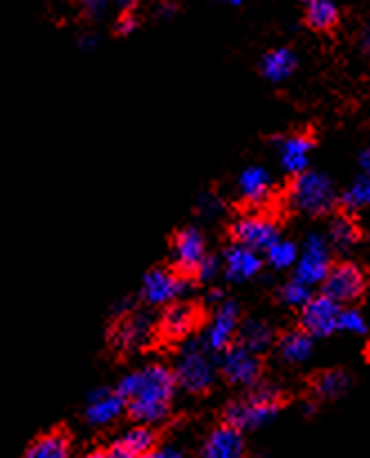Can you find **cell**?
<instances>
[{"label":"cell","instance_id":"6da1fadb","mask_svg":"<svg viewBox=\"0 0 370 458\" xmlns=\"http://www.w3.org/2000/svg\"><path fill=\"white\" fill-rule=\"evenodd\" d=\"M178 380L173 369L164 364H148L119 380L117 391L126 400L130 416L142 425H160L166 420L173 403Z\"/></svg>","mask_w":370,"mask_h":458},{"label":"cell","instance_id":"7a4b0ae2","mask_svg":"<svg viewBox=\"0 0 370 458\" xmlns=\"http://www.w3.org/2000/svg\"><path fill=\"white\" fill-rule=\"evenodd\" d=\"M173 373L180 389L189 391V394H205L214 386L220 373V364L205 339H189L180 349Z\"/></svg>","mask_w":370,"mask_h":458},{"label":"cell","instance_id":"3957f363","mask_svg":"<svg viewBox=\"0 0 370 458\" xmlns=\"http://www.w3.org/2000/svg\"><path fill=\"white\" fill-rule=\"evenodd\" d=\"M281 411V395L274 386H258L245 398L229 404L224 411V422L238 431H254L270 425Z\"/></svg>","mask_w":370,"mask_h":458},{"label":"cell","instance_id":"277c9868","mask_svg":"<svg viewBox=\"0 0 370 458\" xmlns=\"http://www.w3.org/2000/svg\"><path fill=\"white\" fill-rule=\"evenodd\" d=\"M337 200L334 182L321 171H306L297 175L290 187V205L306 216H328Z\"/></svg>","mask_w":370,"mask_h":458},{"label":"cell","instance_id":"5b68a950","mask_svg":"<svg viewBox=\"0 0 370 458\" xmlns=\"http://www.w3.org/2000/svg\"><path fill=\"white\" fill-rule=\"evenodd\" d=\"M330 267H332L330 266V241L321 234H310L303 243L301 254H299L292 279L301 281L310 288L324 285Z\"/></svg>","mask_w":370,"mask_h":458},{"label":"cell","instance_id":"8992f818","mask_svg":"<svg viewBox=\"0 0 370 458\" xmlns=\"http://www.w3.org/2000/svg\"><path fill=\"white\" fill-rule=\"evenodd\" d=\"M366 293V275L355 263H337L324 281V294L339 306H352Z\"/></svg>","mask_w":370,"mask_h":458},{"label":"cell","instance_id":"52a82bcc","mask_svg":"<svg viewBox=\"0 0 370 458\" xmlns=\"http://www.w3.org/2000/svg\"><path fill=\"white\" fill-rule=\"evenodd\" d=\"M218 364L224 380L238 386L256 385L263 371L261 355L252 353V351L245 349V346L238 342H233L227 351L220 353Z\"/></svg>","mask_w":370,"mask_h":458},{"label":"cell","instance_id":"ba28073f","mask_svg":"<svg viewBox=\"0 0 370 458\" xmlns=\"http://www.w3.org/2000/svg\"><path fill=\"white\" fill-rule=\"evenodd\" d=\"M231 236L236 245L249 248L254 252H267L276 241H281L279 227L272 218L261 214H247L231 225Z\"/></svg>","mask_w":370,"mask_h":458},{"label":"cell","instance_id":"9c48e42d","mask_svg":"<svg viewBox=\"0 0 370 458\" xmlns=\"http://www.w3.org/2000/svg\"><path fill=\"white\" fill-rule=\"evenodd\" d=\"M238 330H240V308H238V303L220 301L202 339L214 353H223L233 344Z\"/></svg>","mask_w":370,"mask_h":458},{"label":"cell","instance_id":"30bf717a","mask_svg":"<svg viewBox=\"0 0 370 458\" xmlns=\"http://www.w3.org/2000/svg\"><path fill=\"white\" fill-rule=\"evenodd\" d=\"M339 315L341 306L325 294H319L312 297L306 308H301V328L312 337H330L339 330Z\"/></svg>","mask_w":370,"mask_h":458},{"label":"cell","instance_id":"8fae6325","mask_svg":"<svg viewBox=\"0 0 370 458\" xmlns=\"http://www.w3.org/2000/svg\"><path fill=\"white\" fill-rule=\"evenodd\" d=\"M187 290V281L180 279L175 272L157 267L151 270L142 281V299L148 306H171Z\"/></svg>","mask_w":370,"mask_h":458},{"label":"cell","instance_id":"7c38bea8","mask_svg":"<svg viewBox=\"0 0 370 458\" xmlns=\"http://www.w3.org/2000/svg\"><path fill=\"white\" fill-rule=\"evenodd\" d=\"M153 335V319L147 312H133L117 317L113 328V344L119 351H133L144 346Z\"/></svg>","mask_w":370,"mask_h":458},{"label":"cell","instance_id":"4fadbf2b","mask_svg":"<svg viewBox=\"0 0 370 458\" xmlns=\"http://www.w3.org/2000/svg\"><path fill=\"white\" fill-rule=\"evenodd\" d=\"M206 259L205 236L200 229L187 227L173 239V266L184 275H196L200 263Z\"/></svg>","mask_w":370,"mask_h":458},{"label":"cell","instance_id":"5bb4252c","mask_svg":"<svg viewBox=\"0 0 370 458\" xmlns=\"http://www.w3.org/2000/svg\"><path fill=\"white\" fill-rule=\"evenodd\" d=\"M126 409V400L119 395L117 389H95L88 395L86 420L95 427L110 425L117 420Z\"/></svg>","mask_w":370,"mask_h":458},{"label":"cell","instance_id":"9a60e30c","mask_svg":"<svg viewBox=\"0 0 370 458\" xmlns=\"http://www.w3.org/2000/svg\"><path fill=\"white\" fill-rule=\"evenodd\" d=\"M245 456V440L242 431L227 425L214 429L202 447V458H242Z\"/></svg>","mask_w":370,"mask_h":458},{"label":"cell","instance_id":"2e32d148","mask_svg":"<svg viewBox=\"0 0 370 458\" xmlns=\"http://www.w3.org/2000/svg\"><path fill=\"white\" fill-rule=\"evenodd\" d=\"M261 254L254 252V250L242 248V245H231L224 252V276L233 281V284L254 279L261 272Z\"/></svg>","mask_w":370,"mask_h":458},{"label":"cell","instance_id":"e0dca14e","mask_svg":"<svg viewBox=\"0 0 370 458\" xmlns=\"http://www.w3.org/2000/svg\"><path fill=\"white\" fill-rule=\"evenodd\" d=\"M312 147H315V144H312V140L306 138V135H290V138L281 140L279 157L285 174L294 175V178L306 174L307 165H310Z\"/></svg>","mask_w":370,"mask_h":458},{"label":"cell","instance_id":"ac0fdd59","mask_svg":"<svg viewBox=\"0 0 370 458\" xmlns=\"http://www.w3.org/2000/svg\"><path fill=\"white\" fill-rule=\"evenodd\" d=\"M238 193L242 200L252 202V205H261L267 200L272 193V178L267 169L263 166H247L240 175H238Z\"/></svg>","mask_w":370,"mask_h":458},{"label":"cell","instance_id":"d6986e66","mask_svg":"<svg viewBox=\"0 0 370 458\" xmlns=\"http://www.w3.org/2000/svg\"><path fill=\"white\" fill-rule=\"evenodd\" d=\"M196 319L198 315L191 306H187V303H171L164 315H162L160 328L166 337L178 339L191 333Z\"/></svg>","mask_w":370,"mask_h":458},{"label":"cell","instance_id":"ffe728a7","mask_svg":"<svg viewBox=\"0 0 370 458\" xmlns=\"http://www.w3.org/2000/svg\"><path fill=\"white\" fill-rule=\"evenodd\" d=\"M294 70H297V55L292 50H288V47L270 50L261 61L263 77L272 83H281L285 79H290Z\"/></svg>","mask_w":370,"mask_h":458},{"label":"cell","instance_id":"44dd1931","mask_svg":"<svg viewBox=\"0 0 370 458\" xmlns=\"http://www.w3.org/2000/svg\"><path fill=\"white\" fill-rule=\"evenodd\" d=\"M312 344H315V337L303 328L290 330L279 339V355L288 364H301L312 355Z\"/></svg>","mask_w":370,"mask_h":458},{"label":"cell","instance_id":"7402d4cb","mask_svg":"<svg viewBox=\"0 0 370 458\" xmlns=\"http://www.w3.org/2000/svg\"><path fill=\"white\" fill-rule=\"evenodd\" d=\"M274 342V330L261 319H247L245 324L238 330V344H242L245 349H249L252 353L263 355Z\"/></svg>","mask_w":370,"mask_h":458},{"label":"cell","instance_id":"603a6c76","mask_svg":"<svg viewBox=\"0 0 370 458\" xmlns=\"http://www.w3.org/2000/svg\"><path fill=\"white\" fill-rule=\"evenodd\" d=\"M303 14L312 30L325 32L337 25L339 7L334 0H303Z\"/></svg>","mask_w":370,"mask_h":458},{"label":"cell","instance_id":"cb8c5ba5","mask_svg":"<svg viewBox=\"0 0 370 458\" xmlns=\"http://www.w3.org/2000/svg\"><path fill=\"white\" fill-rule=\"evenodd\" d=\"M23 458H70V438L63 431H50L34 440Z\"/></svg>","mask_w":370,"mask_h":458},{"label":"cell","instance_id":"d4e9b609","mask_svg":"<svg viewBox=\"0 0 370 458\" xmlns=\"http://www.w3.org/2000/svg\"><path fill=\"white\" fill-rule=\"evenodd\" d=\"M156 431L148 425L133 427V429H129L122 438H119V445H122L123 449H129V452L138 458H144L148 456V454L156 452Z\"/></svg>","mask_w":370,"mask_h":458},{"label":"cell","instance_id":"484cf974","mask_svg":"<svg viewBox=\"0 0 370 458\" xmlns=\"http://www.w3.org/2000/svg\"><path fill=\"white\" fill-rule=\"evenodd\" d=\"M328 241L339 252H348L350 248H355L357 241H359V229H357L355 220L350 216H337L330 225Z\"/></svg>","mask_w":370,"mask_h":458},{"label":"cell","instance_id":"4316f807","mask_svg":"<svg viewBox=\"0 0 370 458\" xmlns=\"http://www.w3.org/2000/svg\"><path fill=\"white\" fill-rule=\"evenodd\" d=\"M350 386V377L346 376L343 371H325L321 376H316L315 380V394L319 398L325 400H334L339 395H343Z\"/></svg>","mask_w":370,"mask_h":458},{"label":"cell","instance_id":"83f0119b","mask_svg":"<svg viewBox=\"0 0 370 458\" xmlns=\"http://www.w3.org/2000/svg\"><path fill=\"white\" fill-rule=\"evenodd\" d=\"M341 205L346 207L348 211L361 209V207H370V175L359 174L355 178V182L346 189V191L339 196Z\"/></svg>","mask_w":370,"mask_h":458},{"label":"cell","instance_id":"f1b7e54d","mask_svg":"<svg viewBox=\"0 0 370 458\" xmlns=\"http://www.w3.org/2000/svg\"><path fill=\"white\" fill-rule=\"evenodd\" d=\"M267 261L274 270H290V267L297 266L299 261V248L292 243V241H276L270 250H267Z\"/></svg>","mask_w":370,"mask_h":458},{"label":"cell","instance_id":"f546056e","mask_svg":"<svg viewBox=\"0 0 370 458\" xmlns=\"http://www.w3.org/2000/svg\"><path fill=\"white\" fill-rule=\"evenodd\" d=\"M312 297H315V294H312L310 285L301 284V281L297 279L288 281V284L283 285V290H281V299L292 308H306L307 303L312 301Z\"/></svg>","mask_w":370,"mask_h":458},{"label":"cell","instance_id":"4dcf8cb0","mask_svg":"<svg viewBox=\"0 0 370 458\" xmlns=\"http://www.w3.org/2000/svg\"><path fill=\"white\" fill-rule=\"evenodd\" d=\"M339 330H341V333L364 335L366 319L361 317L359 310H355V308H341V315H339Z\"/></svg>","mask_w":370,"mask_h":458},{"label":"cell","instance_id":"1f68e13d","mask_svg":"<svg viewBox=\"0 0 370 458\" xmlns=\"http://www.w3.org/2000/svg\"><path fill=\"white\" fill-rule=\"evenodd\" d=\"M139 28V19L133 10H123L122 16L117 19V25H114V32L122 34V37H129L135 30Z\"/></svg>","mask_w":370,"mask_h":458},{"label":"cell","instance_id":"d6a6232c","mask_svg":"<svg viewBox=\"0 0 370 458\" xmlns=\"http://www.w3.org/2000/svg\"><path fill=\"white\" fill-rule=\"evenodd\" d=\"M218 272H220V263H218V259H215V257H209V254H206V259H205V261L200 263V267H198L196 275H193V276H196L198 281H202V284H206V281L214 279V276L218 275Z\"/></svg>","mask_w":370,"mask_h":458},{"label":"cell","instance_id":"836d02e7","mask_svg":"<svg viewBox=\"0 0 370 458\" xmlns=\"http://www.w3.org/2000/svg\"><path fill=\"white\" fill-rule=\"evenodd\" d=\"M79 3H81V7L90 16H99L104 12V7L108 5V0H79Z\"/></svg>","mask_w":370,"mask_h":458},{"label":"cell","instance_id":"e575fe53","mask_svg":"<svg viewBox=\"0 0 370 458\" xmlns=\"http://www.w3.org/2000/svg\"><path fill=\"white\" fill-rule=\"evenodd\" d=\"M144 458H184V456L175 447H164V449H156V452L148 454V456Z\"/></svg>","mask_w":370,"mask_h":458},{"label":"cell","instance_id":"d590c367","mask_svg":"<svg viewBox=\"0 0 370 458\" xmlns=\"http://www.w3.org/2000/svg\"><path fill=\"white\" fill-rule=\"evenodd\" d=\"M359 46H361V50H364L366 55L370 56V21H368V23L364 25V28H361V34H359Z\"/></svg>","mask_w":370,"mask_h":458},{"label":"cell","instance_id":"8d00e7d4","mask_svg":"<svg viewBox=\"0 0 370 458\" xmlns=\"http://www.w3.org/2000/svg\"><path fill=\"white\" fill-rule=\"evenodd\" d=\"M359 174L370 175V148L359 156Z\"/></svg>","mask_w":370,"mask_h":458},{"label":"cell","instance_id":"74e56055","mask_svg":"<svg viewBox=\"0 0 370 458\" xmlns=\"http://www.w3.org/2000/svg\"><path fill=\"white\" fill-rule=\"evenodd\" d=\"M175 10H178V7H175L173 3H162L160 10H157V14H160L162 19H171V16L175 14Z\"/></svg>","mask_w":370,"mask_h":458},{"label":"cell","instance_id":"f35d334b","mask_svg":"<svg viewBox=\"0 0 370 458\" xmlns=\"http://www.w3.org/2000/svg\"><path fill=\"white\" fill-rule=\"evenodd\" d=\"M81 46H83V50H92V47L97 46V38H95V37L81 38Z\"/></svg>","mask_w":370,"mask_h":458},{"label":"cell","instance_id":"ab89813d","mask_svg":"<svg viewBox=\"0 0 370 458\" xmlns=\"http://www.w3.org/2000/svg\"><path fill=\"white\" fill-rule=\"evenodd\" d=\"M119 3H122V5H123V10H133V7L138 5L139 0H119Z\"/></svg>","mask_w":370,"mask_h":458},{"label":"cell","instance_id":"60d3db41","mask_svg":"<svg viewBox=\"0 0 370 458\" xmlns=\"http://www.w3.org/2000/svg\"><path fill=\"white\" fill-rule=\"evenodd\" d=\"M223 3H227V5H231V7L242 5V0H223Z\"/></svg>","mask_w":370,"mask_h":458},{"label":"cell","instance_id":"b9f144b4","mask_svg":"<svg viewBox=\"0 0 370 458\" xmlns=\"http://www.w3.org/2000/svg\"><path fill=\"white\" fill-rule=\"evenodd\" d=\"M86 458H108V456H105V454H101V452H92V454H88Z\"/></svg>","mask_w":370,"mask_h":458}]
</instances>
